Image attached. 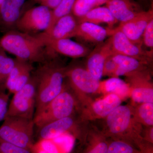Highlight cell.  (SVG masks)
I'll use <instances>...</instances> for the list:
<instances>
[{"label":"cell","instance_id":"obj_1","mask_svg":"<svg viewBox=\"0 0 153 153\" xmlns=\"http://www.w3.org/2000/svg\"><path fill=\"white\" fill-rule=\"evenodd\" d=\"M65 71L53 62L39 67L33 76L36 84V110L38 113L63 90Z\"/></svg>","mask_w":153,"mask_h":153},{"label":"cell","instance_id":"obj_2","mask_svg":"<svg viewBox=\"0 0 153 153\" xmlns=\"http://www.w3.org/2000/svg\"><path fill=\"white\" fill-rule=\"evenodd\" d=\"M0 47L25 62H42L45 60L44 48L46 47L38 36L12 31L1 38Z\"/></svg>","mask_w":153,"mask_h":153},{"label":"cell","instance_id":"obj_3","mask_svg":"<svg viewBox=\"0 0 153 153\" xmlns=\"http://www.w3.org/2000/svg\"><path fill=\"white\" fill-rule=\"evenodd\" d=\"M33 119L7 117L0 127V138L18 146L30 150L33 142Z\"/></svg>","mask_w":153,"mask_h":153},{"label":"cell","instance_id":"obj_4","mask_svg":"<svg viewBox=\"0 0 153 153\" xmlns=\"http://www.w3.org/2000/svg\"><path fill=\"white\" fill-rule=\"evenodd\" d=\"M76 101L75 97L64 85L63 90L39 112L34 115L33 120L38 128L47 124L73 114Z\"/></svg>","mask_w":153,"mask_h":153},{"label":"cell","instance_id":"obj_5","mask_svg":"<svg viewBox=\"0 0 153 153\" xmlns=\"http://www.w3.org/2000/svg\"><path fill=\"white\" fill-rule=\"evenodd\" d=\"M36 84L31 76L27 83L14 94L9 105L7 117L33 119L36 110Z\"/></svg>","mask_w":153,"mask_h":153},{"label":"cell","instance_id":"obj_6","mask_svg":"<svg viewBox=\"0 0 153 153\" xmlns=\"http://www.w3.org/2000/svg\"><path fill=\"white\" fill-rule=\"evenodd\" d=\"M108 30L109 35H111L110 39L113 55L129 56L147 62L150 61L152 52L143 50L141 44L134 43L120 31Z\"/></svg>","mask_w":153,"mask_h":153},{"label":"cell","instance_id":"obj_7","mask_svg":"<svg viewBox=\"0 0 153 153\" xmlns=\"http://www.w3.org/2000/svg\"><path fill=\"white\" fill-rule=\"evenodd\" d=\"M51 12L49 8L41 5L30 9L18 20L17 27L25 33L45 32L50 24Z\"/></svg>","mask_w":153,"mask_h":153},{"label":"cell","instance_id":"obj_8","mask_svg":"<svg viewBox=\"0 0 153 153\" xmlns=\"http://www.w3.org/2000/svg\"><path fill=\"white\" fill-rule=\"evenodd\" d=\"M38 36L42 39L45 47L48 49L67 57L80 58L85 57L90 53V50L87 47L69 38L54 39L44 33Z\"/></svg>","mask_w":153,"mask_h":153},{"label":"cell","instance_id":"obj_9","mask_svg":"<svg viewBox=\"0 0 153 153\" xmlns=\"http://www.w3.org/2000/svg\"><path fill=\"white\" fill-rule=\"evenodd\" d=\"M75 137L66 133L58 136L38 140L32 145L31 153H70L73 149Z\"/></svg>","mask_w":153,"mask_h":153},{"label":"cell","instance_id":"obj_10","mask_svg":"<svg viewBox=\"0 0 153 153\" xmlns=\"http://www.w3.org/2000/svg\"><path fill=\"white\" fill-rule=\"evenodd\" d=\"M65 76L68 77L71 87L77 94L94 93L100 88V80L81 67H73L66 70Z\"/></svg>","mask_w":153,"mask_h":153},{"label":"cell","instance_id":"obj_11","mask_svg":"<svg viewBox=\"0 0 153 153\" xmlns=\"http://www.w3.org/2000/svg\"><path fill=\"white\" fill-rule=\"evenodd\" d=\"M107 124L113 138L124 139L131 125L132 113L128 106L120 105L107 116Z\"/></svg>","mask_w":153,"mask_h":153},{"label":"cell","instance_id":"obj_12","mask_svg":"<svg viewBox=\"0 0 153 153\" xmlns=\"http://www.w3.org/2000/svg\"><path fill=\"white\" fill-rule=\"evenodd\" d=\"M153 18L152 11L140 12L133 19L121 23L114 30H119L135 44H141L144 31Z\"/></svg>","mask_w":153,"mask_h":153},{"label":"cell","instance_id":"obj_13","mask_svg":"<svg viewBox=\"0 0 153 153\" xmlns=\"http://www.w3.org/2000/svg\"><path fill=\"white\" fill-rule=\"evenodd\" d=\"M113 55L110 39L104 44L97 46L88 54L87 60V70L97 79H101L105 62L108 57Z\"/></svg>","mask_w":153,"mask_h":153},{"label":"cell","instance_id":"obj_14","mask_svg":"<svg viewBox=\"0 0 153 153\" xmlns=\"http://www.w3.org/2000/svg\"><path fill=\"white\" fill-rule=\"evenodd\" d=\"M75 124L72 115L47 124L38 129L39 140L51 138L66 133L71 134L75 137Z\"/></svg>","mask_w":153,"mask_h":153},{"label":"cell","instance_id":"obj_15","mask_svg":"<svg viewBox=\"0 0 153 153\" xmlns=\"http://www.w3.org/2000/svg\"><path fill=\"white\" fill-rule=\"evenodd\" d=\"M78 25L75 18L69 14L59 19L49 32L43 33L54 39L69 38L75 37Z\"/></svg>","mask_w":153,"mask_h":153},{"label":"cell","instance_id":"obj_16","mask_svg":"<svg viewBox=\"0 0 153 153\" xmlns=\"http://www.w3.org/2000/svg\"><path fill=\"white\" fill-rule=\"evenodd\" d=\"M111 57L117 65L114 77L124 75H129L140 72V71L149 63L146 61L125 55L114 54L111 56Z\"/></svg>","mask_w":153,"mask_h":153},{"label":"cell","instance_id":"obj_17","mask_svg":"<svg viewBox=\"0 0 153 153\" xmlns=\"http://www.w3.org/2000/svg\"><path fill=\"white\" fill-rule=\"evenodd\" d=\"M109 35L108 30L96 24L83 22L77 25L75 37L94 43H100Z\"/></svg>","mask_w":153,"mask_h":153},{"label":"cell","instance_id":"obj_18","mask_svg":"<svg viewBox=\"0 0 153 153\" xmlns=\"http://www.w3.org/2000/svg\"><path fill=\"white\" fill-rule=\"evenodd\" d=\"M106 3L114 19L121 23L131 20L140 12L128 0H109Z\"/></svg>","mask_w":153,"mask_h":153},{"label":"cell","instance_id":"obj_19","mask_svg":"<svg viewBox=\"0 0 153 153\" xmlns=\"http://www.w3.org/2000/svg\"><path fill=\"white\" fill-rule=\"evenodd\" d=\"M117 21L107 7H96L91 10L84 16L78 19V23L89 22L98 25L100 23H106L111 27Z\"/></svg>","mask_w":153,"mask_h":153},{"label":"cell","instance_id":"obj_20","mask_svg":"<svg viewBox=\"0 0 153 153\" xmlns=\"http://www.w3.org/2000/svg\"><path fill=\"white\" fill-rule=\"evenodd\" d=\"M121 99L114 94H110L104 99L95 102L92 105L94 112L100 117H105L120 106Z\"/></svg>","mask_w":153,"mask_h":153},{"label":"cell","instance_id":"obj_21","mask_svg":"<svg viewBox=\"0 0 153 153\" xmlns=\"http://www.w3.org/2000/svg\"><path fill=\"white\" fill-rule=\"evenodd\" d=\"M110 94H114L120 97H125L131 91L129 85L124 81L117 77H113L107 79L104 82H100V88Z\"/></svg>","mask_w":153,"mask_h":153},{"label":"cell","instance_id":"obj_22","mask_svg":"<svg viewBox=\"0 0 153 153\" xmlns=\"http://www.w3.org/2000/svg\"><path fill=\"white\" fill-rule=\"evenodd\" d=\"M16 62V60L8 57L4 50L0 47V92L5 91L7 79Z\"/></svg>","mask_w":153,"mask_h":153},{"label":"cell","instance_id":"obj_23","mask_svg":"<svg viewBox=\"0 0 153 153\" xmlns=\"http://www.w3.org/2000/svg\"><path fill=\"white\" fill-rule=\"evenodd\" d=\"M20 9L11 0H5L0 8V19L7 25L16 23L20 19Z\"/></svg>","mask_w":153,"mask_h":153},{"label":"cell","instance_id":"obj_24","mask_svg":"<svg viewBox=\"0 0 153 153\" xmlns=\"http://www.w3.org/2000/svg\"><path fill=\"white\" fill-rule=\"evenodd\" d=\"M87 140L80 153H107L108 141L104 137L92 136Z\"/></svg>","mask_w":153,"mask_h":153},{"label":"cell","instance_id":"obj_25","mask_svg":"<svg viewBox=\"0 0 153 153\" xmlns=\"http://www.w3.org/2000/svg\"><path fill=\"white\" fill-rule=\"evenodd\" d=\"M76 0H62L59 4L51 12V19L49 27L45 33H48L60 18L68 15L72 10Z\"/></svg>","mask_w":153,"mask_h":153},{"label":"cell","instance_id":"obj_26","mask_svg":"<svg viewBox=\"0 0 153 153\" xmlns=\"http://www.w3.org/2000/svg\"><path fill=\"white\" fill-rule=\"evenodd\" d=\"M107 153H141L134 145L125 140L113 138L108 141Z\"/></svg>","mask_w":153,"mask_h":153},{"label":"cell","instance_id":"obj_27","mask_svg":"<svg viewBox=\"0 0 153 153\" xmlns=\"http://www.w3.org/2000/svg\"><path fill=\"white\" fill-rule=\"evenodd\" d=\"M95 4L96 0H76L72 11L75 16L80 19L95 8Z\"/></svg>","mask_w":153,"mask_h":153},{"label":"cell","instance_id":"obj_28","mask_svg":"<svg viewBox=\"0 0 153 153\" xmlns=\"http://www.w3.org/2000/svg\"><path fill=\"white\" fill-rule=\"evenodd\" d=\"M138 115L147 125L153 126V103H142L138 109Z\"/></svg>","mask_w":153,"mask_h":153},{"label":"cell","instance_id":"obj_29","mask_svg":"<svg viewBox=\"0 0 153 153\" xmlns=\"http://www.w3.org/2000/svg\"><path fill=\"white\" fill-rule=\"evenodd\" d=\"M0 153H31L29 150L20 147L0 138Z\"/></svg>","mask_w":153,"mask_h":153},{"label":"cell","instance_id":"obj_30","mask_svg":"<svg viewBox=\"0 0 153 153\" xmlns=\"http://www.w3.org/2000/svg\"><path fill=\"white\" fill-rule=\"evenodd\" d=\"M143 42L146 47L152 51L153 48V19L149 22L144 31L142 36Z\"/></svg>","mask_w":153,"mask_h":153},{"label":"cell","instance_id":"obj_31","mask_svg":"<svg viewBox=\"0 0 153 153\" xmlns=\"http://www.w3.org/2000/svg\"><path fill=\"white\" fill-rule=\"evenodd\" d=\"M9 95L4 92H0V121L5 118L8 109Z\"/></svg>","mask_w":153,"mask_h":153},{"label":"cell","instance_id":"obj_32","mask_svg":"<svg viewBox=\"0 0 153 153\" xmlns=\"http://www.w3.org/2000/svg\"><path fill=\"white\" fill-rule=\"evenodd\" d=\"M117 67V64L113 60L111 56L108 57L104 63L102 75L114 74V76Z\"/></svg>","mask_w":153,"mask_h":153},{"label":"cell","instance_id":"obj_33","mask_svg":"<svg viewBox=\"0 0 153 153\" xmlns=\"http://www.w3.org/2000/svg\"><path fill=\"white\" fill-rule=\"evenodd\" d=\"M40 3L41 5L46 6L49 9H55L62 0H36Z\"/></svg>","mask_w":153,"mask_h":153},{"label":"cell","instance_id":"obj_34","mask_svg":"<svg viewBox=\"0 0 153 153\" xmlns=\"http://www.w3.org/2000/svg\"><path fill=\"white\" fill-rule=\"evenodd\" d=\"M14 5L20 9L25 3V0H11Z\"/></svg>","mask_w":153,"mask_h":153},{"label":"cell","instance_id":"obj_35","mask_svg":"<svg viewBox=\"0 0 153 153\" xmlns=\"http://www.w3.org/2000/svg\"><path fill=\"white\" fill-rule=\"evenodd\" d=\"M109 1V0H96L95 7L103 4L105 3H106Z\"/></svg>","mask_w":153,"mask_h":153},{"label":"cell","instance_id":"obj_36","mask_svg":"<svg viewBox=\"0 0 153 153\" xmlns=\"http://www.w3.org/2000/svg\"><path fill=\"white\" fill-rule=\"evenodd\" d=\"M5 1V0H0V8H1V5L3 3H4Z\"/></svg>","mask_w":153,"mask_h":153},{"label":"cell","instance_id":"obj_37","mask_svg":"<svg viewBox=\"0 0 153 153\" xmlns=\"http://www.w3.org/2000/svg\"><path fill=\"white\" fill-rule=\"evenodd\" d=\"M35 1H36V0H35Z\"/></svg>","mask_w":153,"mask_h":153}]
</instances>
